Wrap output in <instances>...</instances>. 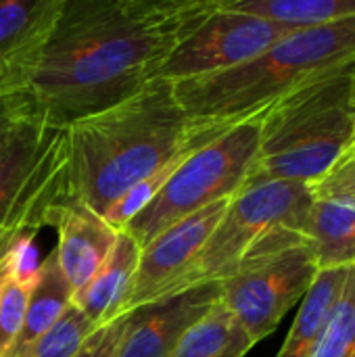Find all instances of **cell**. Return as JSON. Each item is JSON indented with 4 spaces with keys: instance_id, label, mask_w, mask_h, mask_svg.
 Masks as SVG:
<instances>
[{
    "instance_id": "7",
    "label": "cell",
    "mask_w": 355,
    "mask_h": 357,
    "mask_svg": "<svg viewBox=\"0 0 355 357\" xmlns=\"http://www.w3.org/2000/svg\"><path fill=\"white\" fill-rule=\"evenodd\" d=\"M312 201V188L305 184L249 180L232 197L216 230L169 295L224 280L264 236L282 226L303 232Z\"/></svg>"
},
{
    "instance_id": "9",
    "label": "cell",
    "mask_w": 355,
    "mask_h": 357,
    "mask_svg": "<svg viewBox=\"0 0 355 357\" xmlns=\"http://www.w3.org/2000/svg\"><path fill=\"white\" fill-rule=\"evenodd\" d=\"M293 31L299 29L228 10L216 0L213 13L178 44L155 79L180 84L228 71L262 54Z\"/></svg>"
},
{
    "instance_id": "3",
    "label": "cell",
    "mask_w": 355,
    "mask_h": 357,
    "mask_svg": "<svg viewBox=\"0 0 355 357\" xmlns=\"http://www.w3.org/2000/svg\"><path fill=\"white\" fill-rule=\"evenodd\" d=\"M352 61H355V17L293 31L239 67L174 84V92L182 109L195 119L239 123Z\"/></svg>"
},
{
    "instance_id": "2",
    "label": "cell",
    "mask_w": 355,
    "mask_h": 357,
    "mask_svg": "<svg viewBox=\"0 0 355 357\" xmlns=\"http://www.w3.org/2000/svg\"><path fill=\"white\" fill-rule=\"evenodd\" d=\"M234 123L190 117L174 84L155 79L140 92L65 126L63 201L100 218L172 159L195 151Z\"/></svg>"
},
{
    "instance_id": "6",
    "label": "cell",
    "mask_w": 355,
    "mask_h": 357,
    "mask_svg": "<svg viewBox=\"0 0 355 357\" xmlns=\"http://www.w3.org/2000/svg\"><path fill=\"white\" fill-rule=\"evenodd\" d=\"M318 272L305 234L282 226L264 236L234 272L220 280V301L257 345L301 303Z\"/></svg>"
},
{
    "instance_id": "16",
    "label": "cell",
    "mask_w": 355,
    "mask_h": 357,
    "mask_svg": "<svg viewBox=\"0 0 355 357\" xmlns=\"http://www.w3.org/2000/svg\"><path fill=\"white\" fill-rule=\"evenodd\" d=\"M349 268L318 272L312 289L299 303L295 322L276 357H314L333 310L341 297Z\"/></svg>"
},
{
    "instance_id": "14",
    "label": "cell",
    "mask_w": 355,
    "mask_h": 357,
    "mask_svg": "<svg viewBox=\"0 0 355 357\" xmlns=\"http://www.w3.org/2000/svg\"><path fill=\"white\" fill-rule=\"evenodd\" d=\"M303 234L316 253L320 272L355 266L354 195H314Z\"/></svg>"
},
{
    "instance_id": "20",
    "label": "cell",
    "mask_w": 355,
    "mask_h": 357,
    "mask_svg": "<svg viewBox=\"0 0 355 357\" xmlns=\"http://www.w3.org/2000/svg\"><path fill=\"white\" fill-rule=\"evenodd\" d=\"M96 326L71 303L59 322L19 357H73Z\"/></svg>"
},
{
    "instance_id": "19",
    "label": "cell",
    "mask_w": 355,
    "mask_h": 357,
    "mask_svg": "<svg viewBox=\"0 0 355 357\" xmlns=\"http://www.w3.org/2000/svg\"><path fill=\"white\" fill-rule=\"evenodd\" d=\"M255 343L218 301L178 343L172 357H245Z\"/></svg>"
},
{
    "instance_id": "24",
    "label": "cell",
    "mask_w": 355,
    "mask_h": 357,
    "mask_svg": "<svg viewBox=\"0 0 355 357\" xmlns=\"http://www.w3.org/2000/svg\"><path fill=\"white\" fill-rule=\"evenodd\" d=\"M126 318H117L100 328H96L73 357H119V345L123 337Z\"/></svg>"
},
{
    "instance_id": "10",
    "label": "cell",
    "mask_w": 355,
    "mask_h": 357,
    "mask_svg": "<svg viewBox=\"0 0 355 357\" xmlns=\"http://www.w3.org/2000/svg\"><path fill=\"white\" fill-rule=\"evenodd\" d=\"M230 201L232 199H224L192 213L190 218L163 230L146 247L140 249L138 266L121 305V316L172 293L176 282L186 274L216 230Z\"/></svg>"
},
{
    "instance_id": "11",
    "label": "cell",
    "mask_w": 355,
    "mask_h": 357,
    "mask_svg": "<svg viewBox=\"0 0 355 357\" xmlns=\"http://www.w3.org/2000/svg\"><path fill=\"white\" fill-rule=\"evenodd\" d=\"M218 301L220 282H207L123 314L119 357H172L182 337Z\"/></svg>"
},
{
    "instance_id": "22",
    "label": "cell",
    "mask_w": 355,
    "mask_h": 357,
    "mask_svg": "<svg viewBox=\"0 0 355 357\" xmlns=\"http://www.w3.org/2000/svg\"><path fill=\"white\" fill-rule=\"evenodd\" d=\"M13 266V264H10ZM33 278H15L13 272L0 293V357H10L21 335Z\"/></svg>"
},
{
    "instance_id": "18",
    "label": "cell",
    "mask_w": 355,
    "mask_h": 357,
    "mask_svg": "<svg viewBox=\"0 0 355 357\" xmlns=\"http://www.w3.org/2000/svg\"><path fill=\"white\" fill-rule=\"evenodd\" d=\"M228 10L293 29H312L355 17V0H220Z\"/></svg>"
},
{
    "instance_id": "21",
    "label": "cell",
    "mask_w": 355,
    "mask_h": 357,
    "mask_svg": "<svg viewBox=\"0 0 355 357\" xmlns=\"http://www.w3.org/2000/svg\"><path fill=\"white\" fill-rule=\"evenodd\" d=\"M314 357H355V266L347 272L341 297Z\"/></svg>"
},
{
    "instance_id": "4",
    "label": "cell",
    "mask_w": 355,
    "mask_h": 357,
    "mask_svg": "<svg viewBox=\"0 0 355 357\" xmlns=\"http://www.w3.org/2000/svg\"><path fill=\"white\" fill-rule=\"evenodd\" d=\"M352 63L322 73L262 111L251 180H287L312 188L333 169L355 140Z\"/></svg>"
},
{
    "instance_id": "13",
    "label": "cell",
    "mask_w": 355,
    "mask_h": 357,
    "mask_svg": "<svg viewBox=\"0 0 355 357\" xmlns=\"http://www.w3.org/2000/svg\"><path fill=\"white\" fill-rule=\"evenodd\" d=\"M65 0H0V96H17Z\"/></svg>"
},
{
    "instance_id": "5",
    "label": "cell",
    "mask_w": 355,
    "mask_h": 357,
    "mask_svg": "<svg viewBox=\"0 0 355 357\" xmlns=\"http://www.w3.org/2000/svg\"><path fill=\"white\" fill-rule=\"evenodd\" d=\"M259 115L230 126L190 153L121 232L142 249L169 226L213 203L232 199L253 176L259 151Z\"/></svg>"
},
{
    "instance_id": "26",
    "label": "cell",
    "mask_w": 355,
    "mask_h": 357,
    "mask_svg": "<svg viewBox=\"0 0 355 357\" xmlns=\"http://www.w3.org/2000/svg\"><path fill=\"white\" fill-rule=\"evenodd\" d=\"M42 228H44V226H40V224H17V226L6 228L4 232H0V259L10 251V247L17 243V238H19L21 234L31 232V230L40 232Z\"/></svg>"
},
{
    "instance_id": "8",
    "label": "cell",
    "mask_w": 355,
    "mask_h": 357,
    "mask_svg": "<svg viewBox=\"0 0 355 357\" xmlns=\"http://www.w3.org/2000/svg\"><path fill=\"white\" fill-rule=\"evenodd\" d=\"M63 186L65 128L27 111L0 153V232L17 224L46 226Z\"/></svg>"
},
{
    "instance_id": "27",
    "label": "cell",
    "mask_w": 355,
    "mask_h": 357,
    "mask_svg": "<svg viewBox=\"0 0 355 357\" xmlns=\"http://www.w3.org/2000/svg\"><path fill=\"white\" fill-rule=\"evenodd\" d=\"M23 236V234H21ZM19 241V238H17ZM10 251H13V247H10ZM10 251L0 259V293H2V289H4V284H6V280H8V276H10V272H13V266H10Z\"/></svg>"
},
{
    "instance_id": "15",
    "label": "cell",
    "mask_w": 355,
    "mask_h": 357,
    "mask_svg": "<svg viewBox=\"0 0 355 357\" xmlns=\"http://www.w3.org/2000/svg\"><path fill=\"white\" fill-rule=\"evenodd\" d=\"M138 257L140 247L126 232H119L109 259L75 295L73 303L96 328L121 318V305L130 291Z\"/></svg>"
},
{
    "instance_id": "25",
    "label": "cell",
    "mask_w": 355,
    "mask_h": 357,
    "mask_svg": "<svg viewBox=\"0 0 355 357\" xmlns=\"http://www.w3.org/2000/svg\"><path fill=\"white\" fill-rule=\"evenodd\" d=\"M25 113H27V109L23 107V102L19 98L0 96V153L8 144L15 128L19 126V121L23 119Z\"/></svg>"
},
{
    "instance_id": "28",
    "label": "cell",
    "mask_w": 355,
    "mask_h": 357,
    "mask_svg": "<svg viewBox=\"0 0 355 357\" xmlns=\"http://www.w3.org/2000/svg\"><path fill=\"white\" fill-rule=\"evenodd\" d=\"M352 73H354V109H355V61L352 63Z\"/></svg>"
},
{
    "instance_id": "1",
    "label": "cell",
    "mask_w": 355,
    "mask_h": 357,
    "mask_svg": "<svg viewBox=\"0 0 355 357\" xmlns=\"http://www.w3.org/2000/svg\"><path fill=\"white\" fill-rule=\"evenodd\" d=\"M216 0H65L19 94L56 126L98 113L155 82Z\"/></svg>"
},
{
    "instance_id": "12",
    "label": "cell",
    "mask_w": 355,
    "mask_h": 357,
    "mask_svg": "<svg viewBox=\"0 0 355 357\" xmlns=\"http://www.w3.org/2000/svg\"><path fill=\"white\" fill-rule=\"evenodd\" d=\"M46 226L54 228L59 234L54 253L65 278L77 295L109 259L119 232L92 209L71 201L54 203L48 209Z\"/></svg>"
},
{
    "instance_id": "23",
    "label": "cell",
    "mask_w": 355,
    "mask_h": 357,
    "mask_svg": "<svg viewBox=\"0 0 355 357\" xmlns=\"http://www.w3.org/2000/svg\"><path fill=\"white\" fill-rule=\"evenodd\" d=\"M312 195H354L355 197V140L341 155L333 169L312 186Z\"/></svg>"
},
{
    "instance_id": "17",
    "label": "cell",
    "mask_w": 355,
    "mask_h": 357,
    "mask_svg": "<svg viewBox=\"0 0 355 357\" xmlns=\"http://www.w3.org/2000/svg\"><path fill=\"white\" fill-rule=\"evenodd\" d=\"M73 299H75V293L59 266L56 253L52 251L44 257V261L38 268V274H36V280L27 299L23 328L10 357H19L42 335H46L59 322V318L67 312Z\"/></svg>"
}]
</instances>
